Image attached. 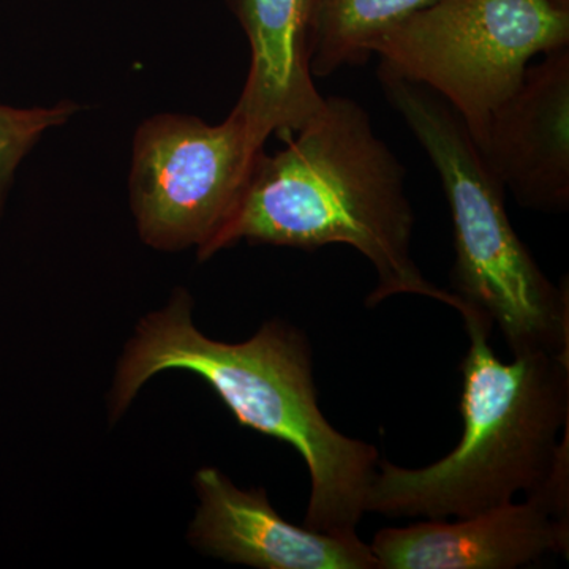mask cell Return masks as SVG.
I'll list each match as a JSON object with an SVG mask.
<instances>
[{
  "label": "cell",
  "mask_w": 569,
  "mask_h": 569,
  "mask_svg": "<svg viewBox=\"0 0 569 569\" xmlns=\"http://www.w3.org/2000/svg\"><path fill=\"white\" fill-rule=\"evenodd\" d=\"M284 142L282 151L260 157L241 203L200 260L241 241L302 250L350 246L377 272L367 306L417 295L462 312L458 296L429 282L415 263L406 167L362 104L326 97L323 110Z\"/></svg>",
  "instance_id": "1"
},
{
  "label": "cell",
  "mask_w": 569,
  "mask_h": 569,
  "mask_svg": "<svg viewBox=\"0 0 569 569\" xmlns=\"http://www.w3.org/2000/svg\"><path fill=\"white\" fill-rule=\"evenodd\" d=\"M192 307V296L178 288L164 309L138 326L116 373L112 417H121L149 378L167 370L194 373L239 425L290 445L305 459L310 475L307 529L358 535L380 459L376 447L343 436L325 418L306 336L268 321L246 342H219L198 331Z\"/></svg>",
  "instance_id": "2"
},
{
  "label": "cell",
  "mask_w": 569,
  "mask_h": 569,
  "mask_svg": "<svg viewBox=\"0 0 569 569\" xmlns=\"http://www.w3.org/2000/svg\"><path fill=\"white\" fill-rule=\"evenodd\" d=\"M470 347L462 362L458 447L422 468L378 462L366 512L388 518H463L538 492L567 473L569 355L527 351L503 362L492 323L462 313Z\"/></svg>",
  "instance_id": "3"
},
{
  "label": "cell",
  "mask_w": 569,
  "mask_h": 569,
  "mask_svg": "<svg viewBox=\"0 0 569 569\" xmlns=\"http://www.w3.org/2000/svg\"><path fill=\"white\" fill-rule=\"evenodd\" d=\"M385 97L436 167L455 230L452 288L463 310L500 328L512 355H569L568 283L553 284L520 241L505 189L466 123L425 86L378 69Z\"/></svg>",
  "instance_id": "4"
},
{
  "label": "cell",
  "mask_w": 569,
  "mask_h": 569,
  "mask_svg": "<svg viewBox=\"0 0 569 569\" xmlns=\"http://www.w3.org/2000/svg\"><path fill=\"white\" fill-rule=\"evenodd\" d=\"M567 47L569 7L557 0H437L370 51L383 69L443 99L478 146L533 58Z\"/></svg>",
  "instance_id": "5"
},
{
  "label": "cell",
  "mask_w": 569,
  "mask_h": 569,
  "mask_svg": "<svg viewBox=\"0 0 569 569\" xmlns=\"http://www.w3.org/2000/svg\"><path fill=\"white\" fill-rule=\"evenodd\" d=\"M264 144L234 108L219 126L197 116L146 119L129 176L142 241L159 250L197 246L200 253L241 203Z\"/></svg>",
  "instance_id": "6"
},
{
  "label": "cell",
  "mask_w": 569,
  "mask_h": 569,
  "mask_svg": "<svg viewBox=\"0 0 569 569\" xmlns=\"http://www.w3.org/2000/svg\"><path fill=\"white\" fill-rule=\"evenodd\" d=\"M568 493L567 478H559L522 503L380 530L370 550L377 569H515L550 553L567 557Z\"/></svg>",
  "instance_id": "7"
},
{
  "label": "cell",
  "mask_w": 569,
  "mask_h": 569,
  "mask_svg": "<svg viewBox=\"0 0 569 569\" xmlns=\"http://www.w3.org/2000/svg\"><path fill=\"white\" fill-rule=\"evenodd\" d=\"M522 208L569 209V48L530 63L519 88L490 116L477 146Z\"/></svg>",
  "instance_id": "8"
},
{
  "label": "cell",
  "mask_w": 569,
  "mask_h": 569,
  "mask_svg": "<svg viewBox=\"0 0 569 569\" xmlns=\"http://www.w3.org/2000/svg\"><path fill=\"white\" fill-rule=\"evenodd\" d=\"M194 489L200 507L189 538L211 556L263 569H377L358 535L295 526L272 508L264 489H239L217 468L198 471Z\"/></svg>",
  "instance_id": "9"
},
{
  "label": "cell",
  "mask_w": 569,
  "mask_h": 569,
  "mask_svg": "<svg viewBox=\"0 0 569 569\" xmlns=\"http://www.w3.org/2000/svg\"><path fill=\"white\" fill-rule=\"evenodd\" d=\"M250 44V69L234 104L258 137L290 140L323 110L310 69L313 0H230Z\"/></svg>",
  "instance_id": "10"
},
{
  "label": "cell",
  "mask_w": 569,
  "mask_h": 569,
  "mask_svg": "<svg viewBox=\"0 0 569 569\" xmlns=\"http://www.w3.org/2000/svg\"><path fill=\"white\" fill-rule=\"evenodd\" d=\"M437 0H313L310 69L326 78L362 66L385 32Z\"/></svg>",
  "instance_id": "11"
},
{
  "label": "cell",
  "mask_w": 569,
  "mask_h": 569,
  "mask_svg": "<svg viewBox=\"0 0 569 569\" xmlns=\"http://www.w3.org/2000/svg\"><path fill=\"white\" fill-rule=\"evenodd\" d=\"M78 110L73 102L37 108L0 104V211L22 159L48 130L62 126Z\"/></svg>",
  "instance_id": "12"
},
{
  "label": "cell",
  "mask_w": 569,
  "mask_h": 569,
  "mask_svg": "<svg viewBox=\"0 0 569 569\" xmlns=\"http://www.w3.org/2000/svg\"><path fill=\"white\" fill-rule=\"evenodd\" d=\"M557 2L563 3V6H568L569 7V0H557Z\"/></svg>",
  "instance_id": "13"
}]
</instances>
